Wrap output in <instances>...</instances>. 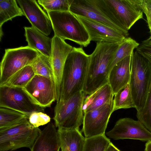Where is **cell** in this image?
Wrapping results in <instances>:
<instances>
[{
    "label": "cell",
    "instance_id": "6da1fadb",
    "mask_svg": "<svg viewBox=\"0 0 151 151\" xmlns=\"http://www.w3.org/2000/svg\"><path fill=\"white\" fill-rule=\"evenodd\" d=\"M89 55L82 47H73L65 60L62 79L60 96L57 106L76 93L83 91L87 73Z\"/></svg>",
    "mask_w": 151,
    "mask_h": 151
},
{
    "label": "cell",
    "instance_id": "7a4b0ae2",
    "mask_svg": "<svg viewBox=\"0 0 151 151\" xmlns=\"http://www.w3.org/2000/svg\"><path fill=\"white\" fill-rule=\"evenodd\" d=\"M120 44L97 42L94 50L89 55L88 68L83 90L86 95L91 94L108 83L109 67Z\"/></svg>",
    "mask_w": 151,
    "mask_h": 151
},
{
    "label": "cell",
    "instance_id": "3957f363",
    "mask_svg": "<svg viewBox=\"0 0 151 151\" xmlns=\"http://www.w3.org/2000/svg\"><path fill=\"white\" fill-rule=\"evenodd\" d=\"M102 13L117 26L128 31L143 18L140 0H93Z\"/></svg>",
    "mask_w": 151,
    "mask_h": 151
},
{
    "label": "cell",
    "instance_id": "277c9868",
    "mask_svg": "<svg viewBox=\"0 0 151 151\" xmlns=\"http://www.w3.org/2000/svg\"><path fill=\"white\" fill-rule=\"evenodd\" d=\"M51 20L54 35L65 40L72 41L82 47L90 43L85 27L77 17L70 11L47 12Z\"/></svg>",
    "mask_w": 151,
    "mask_h": 151
},
{
    "label": "cell",
    "instance_id": "5b68a950",
    "mask_svg": "<svg viewBox=\"0 0 151 151\" xmlns=\"http://www.w3.org/2000/svg\"><path fill=\"white\" fill-rule=\"evenodd\" d=\"M129 84L137 111L145 103L151 84V64L136 51L131 58Z\"/></svg>",
    "mask_w": 151,
    "mask_h": 151
},
{
    "label": "cell",
    "instance_id": "8992f818",
    "mask_svg": "<svg viewBox=\"0 0 151 151\" xmlns=\"http://www.w3.org/2000/svg\"><path fill=\"white\" fill-rule=\"evenodd\" d=\"M41 131L31 124L27 118L0 130V151H13L22 147L30 149Z\"/></svg>",
    "mask_w": 151,
    "mask_h": 151
},
{
    "label": "cell",
    "instance_id": "52a82bcc",
    "mask_svg": "<svg viewBox=\"0 0 151 151\" xmlns=\"http://www.w3.org/2000/svg\"><path fill=\"white\" fill-rule=\"evenodd\" d=\"M86 95L83 91L75 94L58 106H55L53 117L58 129H78L83 124V104Z\"/></svg>",
    "mask_w": 151,
    "mask_h": 151
},
{
    "label": "cell",
    "instance_id": "ba28073f",
    "mask_svg": "<svg viewBox=\"0 0 151 151\" xmlns=\"http://www.w3.org/2000/svg\"><path fill=\"white\" fill-rule=\"evenodd\" d=\"M39 54L38 51L28 46L6 49L0 63V86L17 71L30 65Z\"/></svg>",
    "mask_w": 151,
    "mask_h": 151
},
{
    "label": "cell",
    "instance_id": "9c48e42d",
    "mask_svg": "<svg viewBox=\"0 0 151 151\" xmlns=\"http://www.w3.org/2000/svg\"><path fill=\"white\" fill-rule=\"evenodd\" d=\"M0 107L18 111L29 118L34 112L44 111L23 88L4 85L0 86Z\"/></svg>",
    "mask_w": 151,
    "mask_h": 151
},
{
    "label": "cell",
    "instance_id": "30bf717a",
    "mask_svg": "<svg viewBox=\"0 0 151 151\" xmlns=\"http://www.w3.org/2000/svg\"><path fill=\"white\" fill-rule=\"evenodd\" d=\"M114 111L113 100L96 109L84 114L82 132L85 138L105 134Z\"/></svg>",
    "mask_w": 151,
    "mask_h": 151
},
{
    "label": "cell",
    "instance_id": "8fae6325",
    "mask_svg": "<svg viewBox=\"0 0 151 151\" xmlns=\"http://www.w3.org/2000/svg\"><path fill=\"white\" fill-rule=\"evenodd\" d=\"M23 89L36 104L43 108L50 107L56 100L55 83L49 78L35 75Z\"/></svg>",
    "mask_w": 151,
    "mask_h": 151
},
{
    "label": "cell",
    "instance_id": "7c38bea8",
    "mask_svg": "<svg viewBox=\"0 0 151 151\" xmlns=\"http://www.w3.org/2000/svg\"><path fill=\"white\" fill-rule=\"evenodd\" d=\"M106 134L110 138L114 140L130 139L143 141L151 140V132L139 121L129 118L119 119L113 128Z\"/></svg>",
    "mask_w": 151,
    "mask_h": 151
},
{
    "label": "cell",
    "instance_id": "4fadbf2b",
    "mask_svg": "<svg viewBox=\"0 0 151 151\" xmlns=\"http://www.w3.org/2000/svg\"><path fill=\"white\" fill-rule=\"evenodd\" d=\"M52 47L51 60L55 86L57 102L60 96L62 79L65 62L73 47L65 40L56 36L52 38Z\"/></svg>",
    "mask_w": 151,
    "mask_h": 151
},
{
    "label": "cell",
    "instance_id": "5bb4252c",
    "mask_svg": "<svg viewBox=\"0 0 151 151\" xmlns=\"http://www.w3.org/2000/svg\"><path fill=\"white\" fill-rule=\"evenodd\" d=\"M76 16L85 27L91 41L120 43L127 37L121 32L108 26L84 17Z\"/></svg>",
    "mask_w": 151,
    "mask_h": 151
},
{
    "label": "cell",
    "instance_id": "9a60e30c",
    "mask_svg": "<svg viewBox=\"0 0 151 151\" xmlns=\"http://www.w3.org/2000/svg\"><path fill=\"white\" fill-rule=\"evenodd\" d=\"M69 11L76 16L89 19L108 26L124 34L127 37L128 31L117 26L100 11L93 0H69Z\"/></svg>",
    "mask_w": 151,
    "mask_h": 151
},
{
    "label": "cell",
    "instance_id": "2e32d148",
    "mask_svg": "<svg viewBox=\"0 0 151 151\" xmlns=\"http://www.w3.org/2000/svg\"><path fill=\"white\" fill-rule=\"evenodd\" d=\"M17 1L32 27L47 36L49 35L52 29L51 20L36 1L18 0Z\"/></svg>",
    "mask_w": 151,
    "mask_h": 151
},
{
    "label": "cell",
    "instance_id": "e0dca14e",
    "mask_svg": "<svg viewBox=\"0 0 151 151\" xmlns=\"http://www.w3.org/2000/svg\"><path fill=\"white\" fill-rule=\"evenodd\" d=\"M132 56H127L119 62L109 72L108 83L114 95L129 83Z\"/></svg>",
    "mask_w": 151,
    "mask_h": 151
},
{
    "label": "cell",
    "instance_id": "ac0fdd59",
    "mask_svg": "<svg viewBox=\"0 0 151 151\" xmlns=\"http://www.w3.org/2000/svg\"><path fill=\"white\" fill-rule=\"evenodd\" d=\"M55 125L49 122L40 132L31 151H59L60 143Z\"/></svg>",
    "mask_w": 151,
    "mask_h": 151
},
{
    "label": "cell",
    "instance_id": "d6986e66",
    "mask_svg": "<svg viewBox=\"0 0 151 151\" xmlns=\"http://www.w3.org/2000/svg\"><path fill=\"white\" fill-rule=\"evenodd\" d=\"M24 28L28 46L51 58L52 39L32 27Z\"/></svg>",
    "mask_w": 151,
    "mask_h": 151
},
{
    "label": "cell",
    "instance_id": "ffe728a7",
    "mask_svg": "<svg viewBox=\"0 0 151 151\" xmlns=\"http://www.w3.org/2000/svg\"><path fill=\"white\" fill-rule=\"evenodd\" d=\"M114 96L108 83L103 86L86 97L83 107L84 114L112 102Z\"/></svg>",
    "mask_w": 151,
    "mask_h": 151
},
{
    "label": "cell",
    "instance_id": "44dd1931",
    "mask_svg": "<svg viewBox=\"0 0 151 151\" xmlns=\"http://www.w3.org/2000/svg\"><path fill=\"white\" fill-rule=\"evenodd\" d=\"M57 131L61 151H83L86 138L79 129Z\"/></svg>",
    "mask_w": 151,
    "mask_h": 151
},
{
    "label": "cell",
    "instance_id": "7402d4cb",
    "mask_svg": "<svg viewBox=\"0 0 151 151\" xmlns=\"http://www.w3.org/2000/svg\"><path fill=\"white\" fill-rule=\"evenodd\" d=\"M24 16L21 8L19 7L15 0H0V38L3 35L1 27L6 22L12 20L17 16Z\"/></svg>",
    "mask_w": 151,
    "mask_h": 151
},
{
    "label": "cell",
    "instance_id": "603a6c76",
    "mask_svg": "<svg viewBox=\"0 0 151 151\" xmlns=\"http://www.w3.org/2000/svg\"><path fill=\"white\" fill-rule=\"evenodd\" d=\"M35 75L32 66L30 65H27L15 73L1 86L23 88Z\"/></svg>",
    "mask_w": 151,
    "mask_h": 151
},
{
    "label": "cell",
    "instance_id": "cb8c5ba5",
    "mask_svg": "<svg viewBox=\"0 0 151 151\" xmlns=\"http://www.w3.org/2000/svg\"><path fill=\"white\" fill-rule=\"evenodd\" d=\"M139 44L131 37L126 38L120 44L115 52L109 67V72L112 67L126 57L132 56L134 50L139 45Z\"/></svg>",
    "mask_w": 151,
    "mask_h": 151
},
{
    "label": "cell",
    "instance_id": "d4e9b609",
    "mask_svg": "<svg viewBox=\"0 0 151 151\" xmlns=\"http://www.w3.org/2000/svg\"><path fill=\"white\" fill-rule=\"evenodd\" d=\"M25 118L26 115L18 111L4 107H0V130L12 126Z\"/></svg>",
    "mask_w": 151,
    "mask_h": 151
},
{
    "label": "cell",
    "instance_id": "484cf974",
    "mask_svg": "<svg viewBox=\"0 0 151 151\" xmlns=\"http://www.w3.org/2000/svg\"><path fill=\"white\" fill-rule=\"evenodd\" d=\"M30 65L35 75L49 78L54 82L50 58L39 52L37 58Z\"/></svg>",
    "mask_w": 151,
    "mask_h": 151
},
{
    "label": "cell",
    "instance_id": "4316f807",
    "mask_svg": "<svg viewBox=\"0 0 151 151\" xmlns=\"http://www.w3.org/2000/svg\"><path fill=\"white\" fill-rule=\"evenodd\" d=\"M114 111L119 109L135 108L129 83L114 95Z\"/></svg>",
    "mask_w": 151,
    "mask_h": 151
},
{
    "label": "cell",
    "instance_id": "83f0119b",
    "mask_svg": "<svg viewBox=\"0 0 151 151\" xmlns=\"http://www.w3.org/2000/svg\"><path fill=\"white\" fill-rule=\"evenodd\" d=\"M111 142L105 134L86 138L83 151H105Z\"/></svg>",
    "mask_w": 151,
    "mask_h": 151
},
{
    "label": "cell",
    "instance_id": "f1b7e54d",
    "mask_svg": "<svg viewBox=\"0 0 151 151\" xmlns=\"http://www.w3.org/2000/svg\"><path fill=\"white\" fill-rule=\"evenodd\" d=\"M138 120L151 132V84L142 108L137 111Z\"/></svg>",
    "mask_w": 151,
    "mask_h": 151
},
{
    "label": "cell",
    "instance_id": "f546056e",
    "mask_svg": "<svg viewBox=\"0 0 151 151\" xmlns=\"http://www.w3.org/2000/svg\"><path fill=\"white\" fill-rule=\"evenodd\" d=\"M37 2L47 12L69 11V0H38Z\"/></svg>",
    "mask_w": 151,
    "mask_h": 151
},
{
    "label": "cell",
    "instance_id": "4dcf8cb0",
    "mask_svg": "<svg viewBox=\"0 0 151 151\" xmlns=\"http://www.w3.org/2000/svg\"><path fill=\"white\" fill-rule=\"evenodd\" d=\"M50 118L42 112H36L32 113L29 116L28 121L30 123L35 127H38L49 123Z\"/></svg>",
    "mask_w": 151,
    "mask_h": 151
},
{
    "label": "cell",
    "instance_id": "1f68e13d",
    "mask_svg": "<svg viewBox=\"0 0 151 151\" xmlns=\"http://www.w3.org/2000/svg\"><path fill=\"white\" fill-rule=\"evenodd\" d=\"M136 49L137 52L151 64V42L148 39L142 41Z\"/></svg>",
    "mask_w": 151,
    "mask_h": 151
},
{
    "label": "cell",
    "instance_id": "d6a6232c",
    "mask_svg": "<svg viewBox=\"0 0 151 151\" xmlns=\"http://www.w3.org/2000/svg\"><path fill=\"white\" fill-rule=\"evenodd\" d=\"M140 5L143 12L146 16L150 33V36L148 39L151 42V8L145 3L144 0H140Z\"/></svg>",
    "mask_w": 151,
    "mask_h": 151
},
{
    "label": "cell",
    "instance_id": "836d02e7",
    "mask_svg": "<svg viewBox=\"0 0 151 151\" xmlns=\"http://www.w3.org/2000/svg\"><path fill=\"white\" fill-rule=\"evenodd\" d=\"M105 151H121L111 142Z\"/></svg>",
    "mask_w": 151,
    "mask_h": 151
},
{
    "label": "cell",
    "instance_id": "e575fe53",
    "mask_svg": "<svg viewBox=\"0 0 151 151\" xmlns=\"http://www.w3.org/2000/svg\"><path fill=\"white\" fill-rule=\"evenodd\" d=\"M145 151H151V140L149 141L145 145Z\"/></svg>",
    "mask_w": 151,
    "mask_h": 151
},
{
    "label": "cell",
    "instance_id": "d590c367",
    "mask_svg": "<svg viewBox=\"0 0 151 151\" xmlns=\"http://www.w3.org/2000/svg\"><path fill=\"white\" fill-rule=\"evenodd\" d=\"M145 3L151 8V0H144Z\"/></svg>",
    "mask_w": 151,
    "mask_h": 151
}]
</instances>
